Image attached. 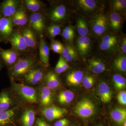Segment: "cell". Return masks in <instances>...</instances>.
<instances>
[{
    "instance_id": "1",
    "label": "cell",
    "mask_w": 126,
    "mask_h": 126,
    "mask_svg": "<svg viewBox=\"0 0 126 126\" xmlns=\"http://www.w3.org/2000/svg\"><path fill=\"white\" fill-rule=\"evenodd\" d=\"M38 60L35 54L27 53L20 56L18 61L9 69L8 73L10 79H20L34 68L38 67Z\"/></svg>"
},
{
    "instance_id": "2",
    "label": "cell",
    "mask_w": 126,
    "mask_h": 126,
    "mask_svg": "<svg viewBox=\"0 0 126 126\" xmlns=\"http://www.w3.org/2000/svg\"><path fill=\"white\" fill-rule=\"evenodd\" d=\"M10 80L12 94L19 102L23 104L39 103L38 90L26 84L17 83L15 81Z\"/></svg>"
},
{
    "instance_id": "3",
    "label": "cell",
    "mask_w": 126,
    "mask_h": 126,
    "mask_svg": "<svg viewBox=\"0 0 126 126\" xmlns=\"http://www.w3.org/2000/svg\"><path fill=\"white\" fill-rule=\"evenodd\" d=\"M29 27L40 38H43L46 29L45 18L40 12L32 13L29 18Z\"/></svg>"
},
{
    "instance_id": "4",
    "label": "cell",
    "mask_w": 126,
    "mask_h": 126,
    "mask_svg": "<svg viewBox=\"0 0 126 126\" xmlns=\"http://www.w3.org/2000/svg\"><path fill=\"white\" fill-rule=\"evenodd\" d=\"M95 106L90 99L84 98L78 102L75 107V113L82 118H88L95 112Z\"/></svg>"
},
{
    "instance_id": "5",
    "label": "cell",
    "mask_w": 126,
    "mask_h": 126,
    "mask_svg": "<svg viewBox=\"0 0 126 126\" xmlns=\"http://www.w3.org/2000/svg\"><path fill=\"white\" fill-rule=\"evenodd\" d=\"M9 43L11 45L12 48L20 55L29 53V49L25 42L20 30H14L13 33L9 39Z\"/></svg>"
},
{
    "instance_id": "6",
    "label": "cell",
    "mask_w": 126,
    "mask_h": 126,
    "mask_svg": "<svg viewBox=\"0 0 126 126\" xmlns=\"http://www.w3.org/2000/svg\"><path fill=\"white\" fill-rule=\"evenodd\" d=\"M19 0H5L0 4V16L1 17L10 18L22 5Z\"/></svg>"
},
{
    "instance_id": "7",
    "label": "cell",
    "mask_w": 126,
    "mask_h": 126,
    "mask_svg": "<svg viewBox=\"0 0 126 126\" xmlns=\"http://www.w3.org/2000/svg\"><path fill=\"white\" fill-rule=\"evenodd\" d=\"M11 17H1L0 19V42L7 44L14 31Z\"/></svg>"
},
{
    "instance_id": "8",
    "label": "cell",
    "mask_w": 126,
    "mask_h": 126,
    "mask_svg": "<svg viewBox=\"0 0 126 126\" xmlns=\"http://www.w3.org/2000/svg\"><path fill=\"white\" fill-rule=\"evenodd\" d=\"M68 110L57 106H50L44 107L41 113L48 121H54L63 117L67 113Z\"/></svg>"
},
{
    "instance_id": "9",
    "label": "cell",
    "mask_w": 126,
    "mask_h": 126,
    "mask_svg": "<svg viewBox=\"0 0 126 126\" xmlns=\"http://www.w3.org/2000/svg\"><path fill=\"white\" fill-rule=\"evenodd\" d=\"M45 75L42 68L36 67L28 72L21 79L26 83L33 86L43 80Z\"/></svg>"
},
{
    "instance_id": "10",
    "label": "cell",
    "mask_w": 126,
    "mask_h": 126,
    "mask_svg": "<svg viewBox=\"0 0 126 126\" xmlns=\"http://www.w3.org/2000/svg\"><path fill=\"white\" fill-rule=\"evenodd\" d=\"M20 56L19 53L12 48L4 49L0 47L1 60L9 69L15 63Z\"/></svg>"
},
{
    "instance_id": "11",
    "label": "cell",
    "mask_w": 126,
    "mask_h": 126,
    "mask_svg": "<svg viewBox=\"0 0 126 126\" xmlns=\"http://www.w3.org/2000/svg\"><path fill=\"white\" fill-rule=\"evenodd\" d=\"M108 21L105 15L99 14L95 16L93 20L92 30L97 35L103 34L107 30Z\"/></svg>"
},
{
    "instance_id": "12",
    "label": "cell",
    "mask_w": 126,
    "mask_h": 126,
    "mask_svg": "<svg viewBox=\"0 0 126 126\" xmlns=\"http://www.w3.org/2000/svg\"><path fill=\"white\" fill-rule=\"evenodd\" d=\"M20 31L29 49H35L39 44L37 35L29 26L23 27Z\"/></svg>"
},
{
    "instance_id": "13",
    "label": "cell",
    "mask_w": 126,
    "mask_h": 126,
    "mask_svg": "<svg viewBox=\"0 0 126 126\" xmlns=\"http://www.w3.org/2000/svg\"><path fill=\"white\" fill-rule=\"evenodd\" d=\"M39 103L44 107L51 106L53 101L52 90L45 85H42L38 90Z\"/></svg>"
},
{
    "instance_id": "14",
    "label": "cell",
    "mask_w": 126,
    "mask_h": 126,
    "mask_svg": "<svg viewBox=\"0 0 126 126\" xmlns=\"http://www.w3.org/2000/svg\"><path fill=\"white\" fill-rule=\"evenodd\" d=\"M39 47L40 61L44 67H48L49 65L50 49L43 37L40 38Z\"/></svg>"
},
{
    "instance_id": "15",
    "label": "cell",
    "mask_w": 126,
    "mask_h": 126,
    "mask_svg": "<svg viewBox=\"0 0 126 126\" xmlns=\"http://www.w3.org/2000/svg\"><path fill=\"white\" fill-rule=\"evenodd\" d=\"M67 14V8L64 5H57L50 10L48 14L49 18L52 22L59 23L65 19Z\"/></svg>"
},
{
    "instance_id": "16",
    "label": "cell",
    "mask_w": 126,
    "mask_h": 126,
    "mask_svg": "<svg viewBox=\"0 0 126 126\" xmlns=\"http://www.w3.org/2000/svg\"><path fill=\"white\" fill-rule=\"evenodd\" d=\"M18 106L5 111H0V126H5L12 123L19 113Z\"/></svg>"
},
{
    "instance_id": "17",
    "label": "cell",
    "mask_w": 126,
    "mask_h": 126,
    "mask_svg": "<svg viewBox=\"0 0 126 126\" xmlns=\"http://www.w3.org/2000/svg\"><path fill=\"white\" fill-rule=\"evenodd\" d=\"M117 37L113 34H107L103 36L99 47L103 51H110L117 45Z\"/></svg>"
},
{
    "instance_id": "18",
    "label": "cell",
    "mask_w": 126,
    "mask_h": 126,
    "mask_svg": "<svg viewBox=\"0 0 126 126\" xmlns=\"http://www.w3.org/2000/svg\"><path fill=\"white\" fill-rule=\"evenodd\" d=\"M12 94L7 90L0 93V111H7L14 107V100Z\"/></svg>"
},
{
    "instance_id": "19",
    "label": "cell",
    "mask_w": 126,
    "mask_h": 126,
    "mask_svg": "<svg viewBox=\"0 0 126 126\" xmlns=\"http://www.w3.org/2000/svg\"><path fill=\"white\" fill-rule=\"evenodd\" d=\"M78 52L81 56H85L90 52L91 47V40L87 36H79L77 41Z\"/></svg>"
},
{
    "instance_id": "20",
    "label": "cell",
    "mask_w": 126,
    "mask_h": 126,
    "mask_svg": "<svg viewBox=\"0 0 126 126\" xmlns=\"http://www.w3.org/2000/svg\"><path fill=\"white\" fill-rule=\"evenodd\" d=\"M43 80L45 86L51 90H56L61 86V83L57 75L54 72H48L45 75Z\"/></svg>"
},
{
    "instance_id": "21",
    "label": "cell",
    "mask_w": 126,
    "mask_h": 126,
    "mask_svg": "<svg viewBox=\"0 0 126 126\" xmlns=\"http://www.w3.org/2000/svg\"><path fill=\"white\" fill-rule=\"evenodd\" d=\"M98 93L101 101L104 103L110 102L112 97V92L105 82H101L98 85Z\"/></svg>"
},
{
    "instance_id": "22",
    "label": "cell",
    "mask_w": 126,
    "mask_h": 126,
    "mask_svg": "<svg viewBox=\"0 0 126 126\" xmlns=\"http://www.w3.org/2000/svg\"><path fill=\"white\" fill-rule=\"evenodd\" d=\"M34 110L31 108L26 109L21 114L20 122L22 126H33L35 121Z\"/></svg>"
},
{
    "instance_id": "23",
    "label": "cell",
    "mask_w": 126,
    "mask_h": 126,
    "mask_svg": "<svg viewBox=\"0 0 126 126\" xmlns=\"http://www.w3.org/2000/svg\"><path fill=\"white\" fill-rule=\"evenodd\" d=\"M88 67L90 71L96 74L103 73L106 70L105 64L99 59L92 58L88 61Z\"/></svg>"
},
{
    "instance_id": "24",
    "label": "cell",
    "mask_w": 126,
    "mask_h": 126,
    "mask_svg": "<svg viewBox=\"0 0 126 126\" xmlns=\"http://www.w3.org/2000/svg\"><path fill=\"white\" fill-rule=\"evenodd\" d=\"M84 77L83 72L81 70L73 71L66 76V82L69 86H77L82 82Z\"/></svg>"
},
{
    "instance_id": "25",
    "label": "cell",
    "mask_w": 126,
    "mask_h": 126,
    "mask_svg": "<svg viewBox=\"0 0 126 126\" xmlns=\"http://www.w3.org/2000/svg\"><path fill=\"white\" fill-rule=\"evenodd\" d=\"M22 3L23 7L32 13L40 12L44 7V3L39 0H25Z\"/></svg>"
},
{
    "instance_id": "26",
    "label": "cell",
    "mask_w": 126,
    "mask_h": 126,
    "mask_svg": "<svg viewBox=\"0 0 126 126\" xmlns=\"http://www.w3.org/2000/svg\"><path fill=\"white\" fill-rule=\"evenodd\" d=\"M110 115L112 120L119 125H123L126 120V109L118 107L112 110Z\"/></svg>"
},
{
    "instance_id": "27",
    "label": "cell",
    "mask_w": 126,
    "mask_h": 126,
    "mask_svg": "<svg viewBox=\"0 0 126 126\" xmlns=\"http://www.w3.org/2000/svg\"><path fill=\"white\" fill-rule=\"evenodd\" d=\"M109 24L113 31H118L121 27L122 19L117 12H112L109 16Z\"/></svg>"
},
{
    "instance_id": "28",
    "label": "cell",
    "mask_w": 126,
    "mask_h": 126,
    "mask_svg": "<svg viewBox=\"0 0 126 126\" xmlns=\"http://www.w3.org/2000/svg\"><path fill=\"white\" fill-rule=\"evenodd\" d=\"M74 97V94L72 91L69 90H63L58 94V101L60 104L65 105L71 102Z\"/></svg>"
},
{
    "instance_id": "29",
    "label": "cell",
    "mask_w": 126,
    "mask_h": 126,
    "mask_svg": "<svg viewBox=\"0 0 126 126\" xmlns=\"http://www.w3.org/2000/svg\"><path fill=\"white\" fill-rule=\"evenodd\" d=\"M76 28L80 36H87L89 32L87 23L83 18L78 19L76 23Z\"/></svg>"
},
{
    "instance_id": "30",
    "label": "cell",
    "mask_w": 126,
    "mask_h": 126,
    "mask_svg": "<svg viewBox=\"0 0 126 126\" xmlns=\"http://www.w3.org/2000/svg\"><path fill=\"white\" fill-rule=\"evenodd\" d=\"M78 3L81 9L86 11L94 10L97 6L96 1L94 0H79Z\"/></svg>"
},
{
    "instance_id": "31",
    "label": "cell",
    "mask_w": 126,
    "mask_h": 126,
    "mask_svg": "<svg viewBox=\"0 0 126 126\" xmlns=\"http://www.w3.org/2000/svg\"><path fill=\"white\" fill-rule=\"evenodd\" d=\"M113 80L116 89L120 90L126 88V80L124 77L120 75L116 74L113 77Z\"/></svg>"
},
{
    "instance_id": "32",
    "label": "cell",
    "mask_w": 126,
    "mask_h": 126,
    "mask_svg": "<svg viewBox=\"0 0 126 126\" xmlns=\"http://www.w3.org/2000/svg\"><path fill=\"white\" fill-rule=\"evenodd\" d=\"M114 67L117 70L120 72L126 71V56H121L116 58L113 63Z\"/></svg>"
},
{
    "instance_id": "33",
    "label": "cell",
    "mask_w": 126,
    "mask_h": 126,
    "mask_svg": "<svg viewBox=\"0 0 126 126\" xmlns=\"http://www.w3.org/2000/svg\"><path fill=\"white\" fill-rule=\"evenodd\" d=\"M47 31L48 35L51 39L54 38L61 33V27L59 25L53 24L47 27Z\"/></svg>"
},
{
    "instance_id": "34",
    "label": "cell",
    "mask_w": 126,
    "mask_h": 126,
    "mask_svg": "<svg viewBox=\"0 0 126 126\" xmlns=\"http://www.w3.org/2000/svg\"><path fill=\"white\" fill-rule=\"evenodd\" d=\"M19 16V26H24L27 24L29 21V18L26 14L25 10L21 5L18 10Z\"/></svg>"
},
{
    "instance_id": "35",
    "label": "cell",
    "mask_w": 126,
    "mask_h": 126,
    "mask_svg": "<svg viewBox=\"0 0 126 126\" xmlns=\"http://www.w3.org/2000/svg\"><path fill=\"white\" fill-rule=\"evenodd\" d=\"M112 7L115 12H122L124 10L126 7V0H115L112 3Z\"/></svg>"
},
{
    "instance_id": "36",
    "label": "cell",
    "mask_w": 126,
    "mask_h": 126,
    "mask_svg": "<svg viewBox=\"0 0 126 126\" xmlns=\"http://www.w3.org/2000/svg\"><path fill=\"white\" fill-rule=\"evenodd\" d=\"M62 35L63 38L66 40H73L75 37L74 30L71 26H67L62 31Z\"/></svg>"
},
{
    "instance_id": "37",
    "label": "cell",
    "mask_w": 126,
    "mask_h": 126,
    "mask_svg": "<svg viewBox=\"0 0 126 126\" xmlns=\"http://www.w3.org/2000/svg\"><path fill=\"white\" fill-rule=\"evenodd\" d=\"M64 47V46L63 44L57 41H53L50 44V49L55 53L60 54H62Z\"/></svg>"
},
{
    "instance_id": "38",
    "label": "cell",
    "mask_w": 126,
    "mask_h": 126,
    "mask_svg": "<svg viewBox=\"0 0 126 126\" xmlns=\"http://www.w3.org/2000/svg\"><path fill=\"white\" fill-rule=\"evenodd\" d=\"M94 82V79L93 77L92 76L87 75L83 77L81 83L85 88L90 89L92 87Z\"/></svg>"
},
{
    "instance_id": "39",
    "label": "cell",
    "mask_w": 126,
    "mask_h": 126,
    "mask_svg": "<svg viewBox=\"0 0 126 126\" xmlns=\"http://www.w3.org/2000/svg\"><path fill=\"white\" fill-rule=\"evenodd\" d=\"M117 99L118 103L121 105L126 106V92L122 90L118 93L117 96Z\"/></svg>"
},
{
    "instance_id": "40",
    "label": "cell",
    "mask_w": 126,
    "mask_h": 126,
    "mask_svg": "<svg viewBox=\"0 0 126 126\" xmlns=\"http://www.w3.org/2000/svg\"><path fill=\"white\" fill-rule=\"evenodd\" d=\"M78 55L76 50L73 48L65 58L64 59L67 62H71L78 59Z\"/></svg>"
},
{
    "instance_id": "41",
    "label": "cell",
    "mask_w": 126,
    "mask_h": 126,
    "mask_svg": "<svg viewBox=\"0 0 126 126\" xmlns=\"http://www.w3.org/2000/svg\"><path fill=\"white\" fill-rule=\"evenodd\" d=\"M70 124L69 121L67 118H63L57 121L54 126H69Z\"/></svg>"
},
{
    "instance_id": "42",
    "label": "cell",
    "mask_w": 126,
    "mask_h": 126,
    "mask_svg": "<svg viewBox=\"0 0 126 126\" xmlns=\"http://www.w3.org/2000/svg\"><path fill=\"white\" fill-rule=\"evenodd\" d=\"M35 126H50L43 118L38 117L36 119Z\"/></svg>"
},
{
    "instance_id": "43",
    "label": "cell",
    "mask_w": 126,
    "mask_h": 126,
    "mask_svg": "<svg viewBox=\"0 0 126 126\" xmlns=\"http://www.w3.org/2000/svg\"><path fill=\"white\" fill-rule=\"evenodd\" d=\"M55 72L56 74H60L65 72L62 66L61 61L59 59L58 61L55 66Z\"/></svg>"
},
{
    "instance_id": "44",
    "label": "cell",
    "mask_w": 126,
    "mask_h": 126,
    "mask_svg": "<svg viewBox=\"0 0 126 126\" xmlns=\"http://www.w3.org/2000/svg\"><path fill=\"white\" fill-rule=\"evenodd\" d=\"M73 48L70 45L65 46H64V47L63 52H62V54H61V56L63 58H65L68 55V54L69 53V52L71 51V50Z\"/></svg>"
},
{
    "instance_id": "45",
    "label": "cell",
    "mask_w": 126,
    "mask_h": 126,
    "mask_svg": "<svg viewBox=\"0 0 126 126\" xmlns=\"http://www.w3.org/2000/svg\"><path fill=\"white\" fill-rule=\"evenodd\" d=\"M59 59L61 61L62 66L64 71H65L67 70L69 68V66L68 64V62L61 55L60 56Z\"/></svg>"
},
{
    "instance_id": "46",
    "label": "cell",
    "mask_w": 126,
    "mask_h": 126,
    "mask_svg": "<svg viewBox=\"0 0 126 126\" xmlns=\"http://www.w3.org/2000/svg\"><path fill=\"white\" fill-rule=\"evenodd\" d=\"M121 49L122 52L124 54L126 53V37L123 39L121 46Z\"/></svg>"
},
{
    "instance_id": "47",
    "label": "cell",
    "mask_w": 126,
    "mask_h": 126,
    "mask_svg": "<svg viewBox=\"0 0 126 126\" xmlns=\"http://www.w3.org/2000/svg\"><path fill=\"white\" fill-rule=\"evenodd\" d=\"M1 62H2V61H1V60L0 58V71L1 68Z\"/></svg>"
},
{
    "instance_id": "48",
    "label": "cell",
    "mask_w": 126,
    "mask_h": 126,
    "mask_svg": "<svg viewBox=\"0 0 126 126\" xmlns=\"http://www.w3.org/2000/svg\"><path fill=\"white\" fill-rule=\"evenodd\" d=\"M123 126H126V121H125V122L123 123Z\"/></svg>"
},
{
    "instance_id": "49",
    "label": "cell",
    "mask_w": 126,
    "mask_h": 126,
    "mask_svg": "<svg viewBox=\"0 0 126 126\" xmlns=\"http://www.w3.org/2000/svg\"><path fill=\"white\" fill-rule=\"evenodd\" d=\"M102 126V125H98V126Z\"/></svg>"
},
{
    "instance_id": "50",
    "label": "cell",
    "mask_w": 126,
    "mask_h": 126,
    "mask_svg": "<svg viewBox=\"0 0 126 126\" xmlns=\"http://www.w3.org/2000/svg\"><path fill=\"white\" fill-rule=\"evenodd\" d=\"M1 18V17L0 16V19Z\"/></svg>"
},
{
    "instance_id": "51",
    "label": "cell",
    "mask_w": 126,
    "mask_h": 126,
    "mask_svg": "<svg viewBox=\"0 0 126 126\" xmlns=\"http://www.w3.org/2000/svg\"></svg>"
}]
</instances>
